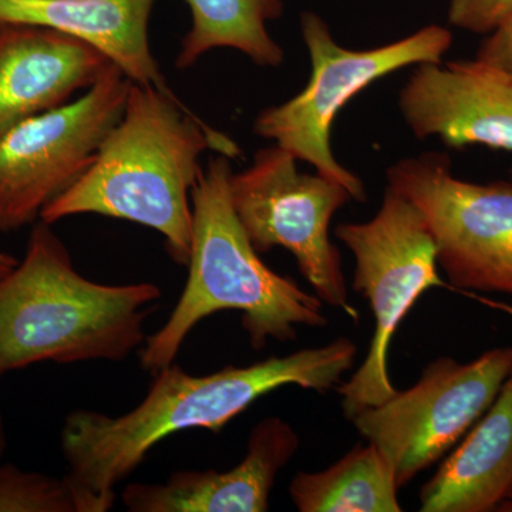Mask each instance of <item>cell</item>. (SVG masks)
I'll return each instance as SVG.
<instances>
[{
	"label": "cell",
	"instance_id": "cell-1",
	"mask_svg": "<svg viewBox=\"0 0 512 512\" xmlns=\"http://www.w3.org/2000/svg\"><path fill=\"white\" fill-rule=\"evenodd\" d=\"M356 355L352 340L338 338L205 376H192L173 363L154 375L147 396L131 412L113 417L76 410L64 419L60 444L66 476L101 511H109L116 501L114 488L167 437L191 429L218 433L256 400L284 386L329 392L342 383Z\"/></svg>",
	"mask_w": 512,
	"mask_h": 512
},
{
	"label": "cell",
	"instance_id": "cell-2",
	"mask_svg": "<svg viewBox=\"0 0 512 512\" xmlns=\"http://www.w3.org/2000/svg\"><path fill=\"white\" fill-rule=\"evenodd\" d=\"M237 158L238 144L204 123L171 90L131 82L126 106L92 165L40 214L47 224L97 214L134 222L163 235L167 254L187 266L191 256V192L201 156Z\"/></svg>",
	"mask_w": 512,
	"mask_h": 512
},
{
	"label": "cell",
	"instance_id": "cell-3",
	"mask_svg": "<svg viewBox=\"0 0 512 512\" xmlns=\"http://www.w3.org/2000/svg\"><path fill=\"white\" fill-rule=\"evenodd\" d=\"M163 292L106 285L76 271L53 225H32L25 256L0 278V380L37 363L123 362L146 342Z\"/></svg>",
	"mask_w": 512,
	"mask_h": 512
},
{
	"label": "cell",
	"instance_id": "cell-4",
	"mask_svg": "<svg viewBox=\"0 0 512 512\" xmlns=\"http://www.w3.org/2000/svg\"><path fill=\"white\" fill-rule=\"evenodd\" d=\"M231 174V158L218 154L192 188L187 284L167 322L141 346V366L150 375L173 365L192 329L222 311L241 313L254 350L264 349L269 339L295 340L299 326L328 325L318 295L259 258L232 207Z\"/></svg>",
	"mask_w": 512,
	"mask_h": 512
},
{
	"label": "cell",
	"instance_id": "cell-5",
	"mask_svg": "<svg viewBox=\"0 0 512 512\" xmlns=\"http://www.w3.org/2000/svg\"><path fill=\"white\" fill-rule=\"evenodd\" d=\"M301 33L311 59V79L292 99L262 110L252 130L338 181L353 200L366 201L365 185L333 154V121L353 97L382 77L403 67L441 62L453 45V33L429 25L389 45L352 50L336 42L328 22L315 12L302 13Z\"/></svg>",
	"mask_w": 512,
	"mask_h": 512
},
{
	"label": "cell",
	"instance_id": "cell-6",
	"mask_svg": "<svg viewBox=\"0 0 512 512\" xmlns=\"http://www.w3.org/2000/svg\"><path fill=\"white\" fill-rule=\"evenodd\" d=\"M335 235L355 256L353 289L367 299L375 316L366 359L338 387L343 412L352 419L396 394L389 375L390 345L417 299L434 286L456 289L440 278L436 239L426 218L389 184L372 220L340 224Z\"/></svg>",
	"mask_w": 512,
	"mask_h": 512
},
{
	"label": "cell",
	"instance_id": "cell-7",
	"mask_svg": "<svg viewBox=\"0 0 512 512\" xmlns=\"http://www.w3.org/2000/svg\"><path fill=\"white\" fill-rule=\"evenodd\" d=\"M298 158L279 146L256 151L245 170L229 178L239 224L258 254L288 249L320 301L357 319L350 306L339 249L330 222L352 201L348 188L326 175L302 173Z\"/></svg>",
	"mask_w": 512,
	"mask_h": 512
},
{
	"label": "cell",
	"instance_id": "cell-8",
	"mask_svg": "<svg viewBox=\"0 0 512 512\" xmlns=\"http://www.w3.org/2000/svg\"><path fill=\"white\" fill-rule=\"evenodd\" d=\"M387 184L416 205L437 244V261L457 292L512 296V184L454 177L446 154L403 158Z\"/></svg>",
	"mask_w": 512,
	"mask_h": 512
},
{
	"label": "cell",
	"instance_id": "cell-9",
	"mask_svg": "<svg viewBox=\"0 0 512 512\" xmlns=\"http://www.w3.org/2000/svg\"><path fill=\"white\" fill-rule=\"evenodd\" d=\"M130 84L111 63L79 97L0 137V232L35 224L86 173L123 114Z\"/></svg>",
	"mask_w": 512,
	"mask_h": 512
},
{
	"label": "cell",
	"instance_id": "cell-10",
	"mask_svg": "<svg viewBox=\"0 0 512 512\" xmlns=\"http://www.w3.org/2000/svg\"><path fill=\"white\" fill-rule=\"evenodd\" d=\"M511 372L512 348L487 350L470 363L439 357L410 389L350 420L392 464L402 488L466 436Z\"/></svg>",
	"mask_w": 512,
	"mask_h": 512
},
{
	"label": "cell",
	"instance_id": "cell-11",
	"mask_svg": "<svg viewBox=\"0 0 512 512\" xmlns=\"http://www.w3.org/2000/svg\"><path fill=\"white\" fill-rule=\"evenodd\" d=\"M399 110L419 140L512 151V74L478 57L417 64L400 90Z\"/></svg>",
	"mask_w": 512,
	"mask_h": 512
},
{
	"label": "cell",
	"instance_id": "cell-12",
	"mask_svg": "<svg viewBox=\"0 0 512 512\" xmlns=\"http://www.w3.org/2000/svg\"><path fill=\"white\" fill-rule=\"evenodd\" d=\"M299 448L281 417L255 424L244 460L228 471L181 470L164 483L128 484L121 501L130 512H265L276 477Z\"/></svg>",
	"mask_w": 512,
	"mask_h": 512
},
{
	"label": "cell",
	"instance_id": "cell-13",
	"mask_svg": "<svg viewBox=\"0 0 512 512\" xmlns=\"http://www.w3.org/2000/svg\"><path fill=\"white\" fill-rule=\"evenodd\" d=\"M110 64L76 37L0 22V137L86 92Z\"/></svg>",
	"mask_w": 512,
	"mask_h": 512
},
{
	"label": "cell",
	"instance_id": "cell-14",
	"mask_svg": "<svg viewBox=\"0 0 512 512\" xmlns=\"http://www.w3.org/2000/svg\"><path fill=\"white\" fill-rule=\"evenodd\" d=\"M158 0H0V22L76 37L103 53L133 83L171 90L150 45Z\"/></svg>",
	"mask_w": 512,
	"mask_h": 512
},
{
	"label": "cell",
	"instance_id": "cell-15",
	"mask_svg": "<svg viewBox=\"0 0 512 512\" xmlns=\"http://www.w3.org/2000/svg\"><path fill=\"white\" fill-rule=\"evenodd\" d=\"M512 493V372L497 399L420 490L423 512H488Z\"/></svg>",
	"mask_w": 512,
	"mask_h": 512
},
{
	"label": "cell",
	"instance_id": "cell-16",
	"mask_svg": "<svg viewBox=\"0 0 512 512\" xmlns=\"http://www.w3.org/2000/svg\"><path fill=\"white\" fill-rule=\"evenodd\" d=\"M191 25L175 56L178 70L191 69L215 49H234L261 67L285 62L284 47L268 25L281 18L284 0H185Z\"/></svg>",
	"mask_w": 512,
	"mask_h": 512
},
{
	"label": "cell",
	"instance_id": "cell-17",
	"mask_svg": "<svg viewBox=\"0 0 512 512\" xmlns=\"http://www.w3.org/2000/svg\"><path fill=\"white\" fill-rule=\"evenodd\" d=\"M399 490L392 464L367 443L326 470L296 474L289 494L301 512H400Z\"/></svg>",
	"mask_w": 512,
	"mask_h": 512
},
{
	"label": "cell",
	"instance_id": "cell-18",
	"mask_svg": "<svg viewBox=\"0 0 512 512\" xmlns=\"http://www.w3.org/2000/svg\"><path fill=\"white\" fill-rule=\"evenodd\" d=\"M0 512H101L72 481L0 464Z\"/></svg>",
	"mask_w": 512,
	"mask_h": 512
},
{
	"label": "cell",
	"instance_id": "cell-19",
	"mask_svg": "<svg viewBox=\"0 0 512 512\" xmlns=\"http://www.w3.org/2000/svg\"><path fill=\"white\" fill-rule=\"evenodd\" d=\"M512 15V0H450L448 22L454 28L490 35Z\"/></svg>",
	"mask_w": 512,
	"mask_h": 512
},
{
	"label": "cell",
	"instance_id": "cell-20",
	"mask_svg": "<svg viewBox=\"0 0 512 512\" xmlns=\"http://www.w3.org/2000/svg\"><path fill=\"white\" fill-rule=\"evenodd\" d=\"M477 57L512 74V15L488 35Z\"/></svg>",
	"mask_w": 512,
	"mask_h": 512
},
{
	"label": "cell",
	"instance_id": "cell-21",
	"mask_svg": "<svg viewBox=\"0 0 512 512\" xmlns=\"http://www.w3.org/2000/svg\"><path fill=\"white\" fill-rule=\"evenodd\" d=\"M18 259L15 256L8 254V252L0 249V278L8 275L16 265H18Z\"/></svg>",
	"mask_w": 512,
	"mask_h": 512
},
{
	"label": "cell",
	"instance_id": "cell-22",
	"mask_svg": "<svg viewBox=\"0 0 512 512\" xmlns=\"http://www.w3.org/2000/svg\"><path fill=\"white\" fill-rule=\"evenodd\" d=\"M6 447H8V437H6L5 421H3L2 410H0V460L5 454Z\"/></svg>",
	"mask_w": 512,
	"mask_h": 512
},
{
	"label": "cell",
	"instance_id": "cell-23",
	"mask_svg": "<svg viewBox=\"0 0 512 512\" xmlns=\"http://www.w3.org/2000/svg\"><path fill=\"white\" fill-rule=\"evenodd\" d=\"M507 504L512 505V493H511V495H510V498H508Z\"/></svg>",
	"mask_w": 512,
	"mask_h": 512
}]
</instances>
